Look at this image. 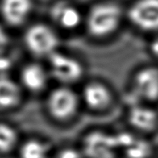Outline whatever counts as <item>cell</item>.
Masks as SVG:
<instances>
[{"instance_id": "obj_18", "label": "cell", "mask_w": 158, "mask_h": 158, "mask_svg": "<svg viewBox=\"0 0 158 158\" xmlns=\"http://www.w3.org/2000/svg\"><path fill=\"white\" fill-rule=\"evenodd\" d=\"M11 47V31L0 21V55L10 53Z\"/></svg>"}, {"instance_id": "obj_14", "label": "cell", "mask_w": 158, "mask_h": 158, "mask_svg": "<svg viewBox=\"0 0 158 158\" xmlns=\"http://www.w3.org/2000/svg\"><path fill=\"white\" fill-rule=\"evenodd\" d=\"M50 16L55 24L65 30L76 29L83 21L78 9L65 1H60L52 5Z\"/></svg>"}, {"instance_id": "obj_7", "label": "cell", "mask_w": 158, "mask_h": 158, "mask_svg": "<svg viewBox=\"0 0 158 158\" xmlns=\"http://www.w3.org/2000/svg\"><path fill=\"white\" fill-rule=\"evenodd\" d=\"M48 72L60 85L72 87L83 77V65L77 59L56 51L48 57Z\"/></svg>"}, {"instance_id": "obj_3", "label": "cell", "mask_w": 158, "mask_h": 158, "mask_svg": "<svg viewBox=\"0 0 158 158\" xmlns=\"http://www.w3.org/2000/svg\"><path fill=\"white\" fill-rule=\"evenodd\" d=\"M22 44L25 49L34 57L48 58L57 51L59 38L53 28L44 23H33L24 27Z\"/></svg>"}, {"instance_id": "obj_5", "label": "cell", "mask_w": 158, "mask_h": 158, "mask_svg": "<svg viewBox=\"0 0 158 158\" xmlns=\"http://www.w3.org/2000/svg\"><path fill=\"white\" fill-rule=\"evenodd\" d=\"M155 105L146 102L127 105L124 117L128 129L148 138L157 134L158 109Z\"/></svg>"}, {"instance_id": "obj_4", "label": "cell", "mask_w": 158, "mask_h": 158, "mask_svg": "<svg viewBox=\"0 0 158 158\" xmlns=\"http://www.w3.org/2000/svg\"><path fill=\"white\" fill-rule=\"evenodd\" d=\"M78 145L86 158H117L120 156L116 132L94 127L82 135Z\"/></svg>"}, {"instance_id": "obj_2", "label": "cell", "mask_w": 158, "mask_h": 158, "mask_svg": "<svg viewBox=\"0 0 158 158\" xmlns=\"http://www.w3.org/2000/svg\"><path fill=\"white\" fill-rule=\"evenodd\" d=\"M120 7L113 3H100L94 5L88 13V31L94 38H106L117 31L122 22Z\"/></svg>"}, {"instance_id": "obj_13", "label": "cell", "mask_w": 158, "mask_h": 158, "mask_svg": "<svg viewBox=\"0 0 158 158\" xmlns=\"http://www.w3.org/2000/svg\"><path fill=\"white\" fill-rule=\"evenodd\" d=\"M25 94L16 77L0 75V111L7 112L18 109L24 101Z\"/></svg>"}, {"instance_id": "obj_11", "label": "cell", "mask_w": 158, "mask_h": 158, "mask_svg": "<svg viewBox=\"0 0 158 158\" xmlns=\"http://www.w3.org/2000/svg\"><path fill=\"white\" fill-rule=\"evenodd\" d=\"M49 72L37 62H28L18 70L17 80L25 93L39 94L44 92L48 84Z\"/></svg>"}, {"instance_id": "obj_17", "label": "cell", "mask_w": 158, "mask_h": 158, "mask_svg": "<svg viewBox=\"0 0 158 158\" xmlns=\"http://www.w3.org/2000/svg\"><path fill=\"white\" fill-rule=\"evenodd\" d=\"M53 158H86V156L78 144H65L55 148Z\"/></svg>"}, {"instance_id": "obj_6", "label": "cell", "mask_w": 158, "mask_h": 158, "mask_svg": "<svg viewBox=\"0 0 158 158\" xmlns=\"http://www.w3.org/2000/svg\"><path fill=\"white\" fill-rule=\"evenodd\" d=\"M126 105L134 102H158V69L146 67L135 73L127 94Z\"/></svg>"}, {"instance_id": "obj_12", "label": "cell", "mask_w": 158, "mask_h": 158, "mask_svg": "<svg viewBox=\"0 0 158 158\" xmlns=\"http://www.w3.org/2000/svg\"><path fill=\"white\" fill-rule=\"evenodd\" d=\"M128 18L135 27L158 31V0H137L131 5Z\"/></svg>"}, {"instance_id": "obj_19", "label": "cell", "mask_w": 158, "mask_h": 158, "mask_svg": "<svg viewBox=\"0 0 158 158\" xmlns=\"http://www.w3.org/2000/svg\"><path fill=\"white\" fill-rule=\"evenodd\" d=\"M15 67V63L10 54L0 55V75H12Z\"/></svg>"}, {"instance_id": "obj_10", "label": "cell", "mask_w": 158, "mask_h": 158, "mask_svg": "<svg viewBox=\"0 0 158 158\" xmlns=\"http://www.w3.org/2000/svg\"><path fill=\"white\" fill-rule=\"evenodd\" d=\"M120 156L124 158H151L154 152L150 138L135 134L130 129L116 132Z\"/></svg>"}, {"instance_id": "obj_15", "label": "cell", "mask_w": 158, "mask_h": 158, "mask_svg": "<svg viewBox=\"0 0 158 158\" xmlns=\"http://www.w3.org/2000/svg\"><path fill=\"white\" fill-rule=\"evenodd\" d=\"M55 148L51 142L40 136H31L21 141L18 158H53Z\"/></svg>"}, {"instance_id": "obj_8", "label": "cell", "mask_w": 158, "mask_h": 158, "mask_svg": "<svg viewBox=\"0 0 158 158\" xmlns=\"http://www.w3.org/2000/svg\"><path fill=\"white\" fill-rule=\"evenodd\" d=\"M80 94L83 108L93 114H104L113 106L114 94L106 84L90 82L85 84Z\"/></svg>"}, {"instance_id": "obj_20", "label": "cell", "mask_w": 158, "mask_h": 158, "mask_svg": "<svg viewBox=\"0 0 158 158\" xmlns=\"http://www.w3.org/2000/svg\"><path fill=\"white\" fill-rule=\"evenodd\" d=\"M151 51L156 57H158V36L156 37L151 42Z\"/></svg>"}, {"instance_id": "obj_9", "label": "cell", "mask_w": 158, "mask_h": 158, "mask_svg": "<svg viewBox=\"0 0 158 158\" xmlns=\"http://www.w3.org/2000/svg\"><path fill=\"white\" fill-rule=\"evenodd\" d=\"M34 10V0H0V21L10 31L24 28Z\"/></svg>"}, {"instance_id": "obj_16", "label": "cell", "mask_w": 158, "mask_h": 158, "mask_svg": "<svg viewBox=\"0 0 158 158\" xmlns=\"http://www.w3.org/2000/svg\"><path fill=\"white\" fill-rule=\"evenodd\" d=\"M19 131L7 122H0V155H9L16 151L21 143Z\"/></svg>"}, {"instance_id": "obj_1", "label": "cell", "mask_w": 158, "mask_h": 158, "mask_svg": "<svg viewBox=\"0 0 158 158\" xmlns=\"http://www.w3.org/2000/svg\"><path fill=\"white\" fill-rule=\"evenodd\" d=\"M44 108L53 123L68 126L77 119L83 107L80 94L72 87L60 85L46 94Z\"/></svg>"}]
</instances>
